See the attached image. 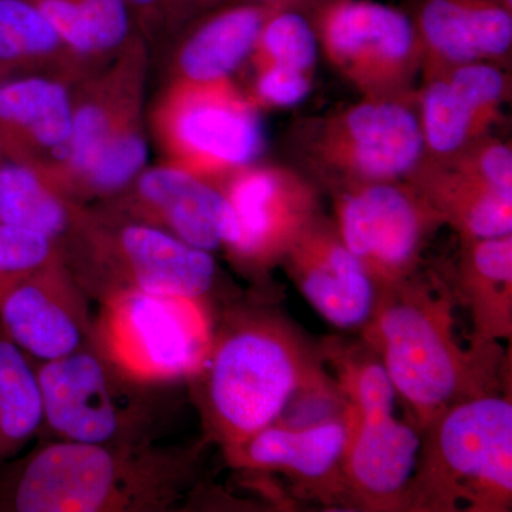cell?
Instances as JSON below:
<instances>
[{
    "label": "cell",
    "instance_id": "6da1fadb",
    "mask_svg": "<svg viewBox=\"0 0 512 512\" xmlns=\"http://www.w3.org/2000/svg\"><path fill=\"white\" fill-rule=\"evenodd\" d=\"M197 451L57 440L37 448L0 487V511H167L190 490Z\"/></svg>",
    "mask_w": 512,
    "mask_h": 512
},
{
    "label": "cell",
    "instance_id": "7a4b0ae2",
    "mask_svg": "<svg viewBox=\"0 0 512 512\" xmlns=\"http://www.w3.org/2000/svg\"><path fill=\"white\" fill-rule=\"evenodd\" d=\"M365 326L369 345L420 430L458 403L495 394L503 350L498 342L474 339L464 349L446 293L410 278L379 288Z\"/></svg>",
    "mask_w": 512,
    "mask_h": 512
},
{
    "label": "cell",
    "instance_id": "3957f363",
    "mask_svg": "<svg viewBox=\"0 0 512 512\" xmlns=\"http://www.w3.org/2000/svg\"><path fill=\"white\" fill-rule=\"evenodd\" d=\"M191 380L208 437L228 454L278 421L296 394L316 389L319 373L288 325L244 312L214 330Z\"/></svg>",
    "mask_w": 512,
    "mask_h": 512
},
{
    "label": "cell",
    "instance_id": "277c9868",
    "mask_svg": "<svg viewBox=\"0 0 512 512\" xmlns=\"http://www.w3.org/2000/svg\"><path fill=\"white\" fill-rule=\"evenodd\" d=\"M404 510L501 512L512 500V404L497 394L458 403L423 429Z\"/></svg>",
    "mask_w": 512,
    "mask_h": 512
},
{
    "label": "cell",
    "instance_id": "5b68a950",
    "mask_svg": "<svg viewBox=\"0 0 512 512\" xmlns=\"http://www.w3.org/2000/svg\"><path fill=\"white\" fill-rule=\"evenodd\" d=\"M63 259L97 302L123 292L205 299L217 278L210 252L103 208L87 210Z\"/></svg>",
    "mask_w": 512,
    "mask_h": 512
},
{
    "label": "cell",
    "instance_id": "8992f818",
    "mask_svg": "<svg viewBox=\"0 0 512 512\" xmlns=\"http://www.w3.org/2000/svg\"><path fill=\"white\" fill-rule=\"evenodd\" d=\"M99 303L92 345L134 382L191 379L207 362L215 329L204 299L123 292Z\"/></svg>",
    "mask_w": 512,
    "mask_h": 512
},
{
    "label": "cell",
    "instance_id": "52a82bcc",
    "mask_svg": "<svg viewBox=\"0 0 512 512\" xmlns=\"http://www.w3.org/2000/svg\"><path fill=\"white\" fill-rule=\"evenodd\" d=\"M43 424L59 440L86 444L151 441L156 404L146 384L134 382L93 345L36 366Z\"/></svg>",
    "mask_w": 512,
    "mask_h": 512
},
{
    "label": "cell",
    "instance_id": "ba28073f",
    "mask_svg": "<svg viewBox=\"0 0 512 512\" xmlns=\"http://www.w3.org/2000/svg\"><path fill=\"white\" fill-rule=\"evenodd\" d=\"M222 83L175 82L154 114L170 164L201 178L247 167L264 143L254 110Z\"/></svg>",
    "mask_w": 512,
    "mask_h": 512
},
{
    "label": "cell",
    "instance_id": "9c48e42d",
    "mask_svg": "<svg viewBox=\"0 0 512 512\" xmlns=\"http://www.w3.org/2000/svg\"><path fill=\"white\" fill-rule=\"evenodd\" d=\"M90 299L57 258L0 296V330L30 359H62L92 345L96 316Z\"/></svg>",
    "mask_w": 512,
    "mask_h": 512
},
{
    "label": "cell",
    "instance_id": "30bf717a",
    "mask_svg": "<svg viewBox=\"0 0 512 512\" xmlns=\"http://www.w3.org/2000/svg\"><path fill=\"white\" fill-rule=\"evenodd\" d=\"M224 205V192L198 175L161 164L144 168L103 210L163 229L191 247L211 252L221 247Z\"/></svg>",
    "mask_w": 512,
    "mask_h": 512
},
{
    "label": "cell",
    "instance_id": "8fae6325",
    "mask_svg": "<svg viewBox=\"0 0 512 512\" xmlns=\"http://www.w3.org/2000/svg\"><path fill=\"white\" fill-rule=\"evenodd\" d=\"M423 225L416 201L390 185L357 192L340 211L343 244L359 258L377 289L412 274Z\"/></svg>",
    "mask_w": 512,
    "mask_h": 512
},
{
    "label": "cell",
    "instance_id": "7c38bea8",
    "mask_svg": "<svg viewBox=\"0 0 512 512\" xmlns=\"http://www.w3.org/2000/svg\"><path fill=\"white\" fill-rule=\"evenodd\" d=\"M349 434L343 454L345 490L367 510H404L419 461V431L394 412H355L348 406Z\"/></svg>",
    "mask_w": 512,
    "mask_h": 512
},
{
    "label": "cell",
    "instance_id": "4fadbf2b",
    "mask_svg": "<svg viewBox=\"0 0 512 512\" xmlns=\"http://www.w3.org/2000/svg\"><path fill=\"white\" fill-rule=\"evenodd\" d=\"M224 195L228 212L221 245L245 264H268L305 229V200L272 171H241Z\"/></svg>",
    "mask_w": 512,
    "mask_h": 512
},
{
    "label": "cell",
    "instance_id": "5bb4252c",
    "mask_svg": "<svg viewBox=\"0 0 512 512\" xmlns=\"http://www.w3.org/2000/svg\"><path fill=\"white\" fill-rule=\"evenodd\" d=\"M288 251L293 282L319 315L340 329L369 322L377 286L342 239L313 237L303 229Z\"/></svg>",
    "mask_w": 512,
    "mask_h": 512
},
{
    "label": "cell",
    "instance_id": "9a60e30c",
    "mask_svg": "<svg viewBox=\"0 0 512 512\" xmlns=\"http://www.w3.org/2000/svg\"><path fill=\"white\" fill-rule=\"evenodd\" d=\"M72 79L53 72L0 76V143L19 148L53 167L72 131Z\"/></svg>",
    "mask_w": 512,
    "mask_h": 512
},
{
    "label": "cell",
    "instance_id": "2e32d148",
    "mask_svg": "<svg viewBox=\"0 0 512 512\" xmlns=\"http://www.w3.org/2000/svg\"><path fill=\"white\" fill-rule=\"evenodd\" d=\"M345 419L316 421L308 427L274 423L227 454L235 467L278 470L299 484L325 491L345 490L343 454L348 441Z\"/></svg>",
    "mask_w": 512,
    "mask_h": 512
},
{
    "label": "cell",
    "instance_id": "e0dca14e",
    "mask_svg": "<svg viewBox=\"0 0 512 512\" xmlns=\"http://www.w3.org/2000/svg\"><path fill=\"white\" fill-rule=\"evenodd\" d=\"M86 212L67 197L45 161L0 143V224L39 232L63 251Z\"/></svg>",
    "mask_w": 512,
    "mask_h": 512
},
{
    "label": "cell",
    "instance_id": "ac0fdd59",
    "mask_svg": "<svg viewBox=\"0 0 512 512\" xmlns=\"http://www.w3.org/2000/svg\"><path fill=\"white\" fill-rule=\"evenodd\" d=\"M323 32L340 59L400 62L412 50V23L399 10L366 0H333L322 9Z\"/></svg>",
    "mask_w": 512,
    "mask_h": 512
},
{
    "label": "cell",
    "instance_id": "d6986e66",
    "mask_svg": "<svg viewBox=\"0 0 512 512\" xmlns=\"http://www.w3.org/2000/svg\"><path fill=\"white\" fill-rule=\"evenodd\" d=\"M420 29L430 46L457 62L507 52L511 10L494 0H424Z\"/></svg>",
    "mask_w": 512,
    "mask_h": 512
},
{
    "label": "cell",
    "instance_id": "ffe728a7",
    "mask_svg": "<svg viewBox=\"0 0 512 512\" xmlns=\"http://www.w3.org/2000/svg\"><path fill=\"white\" fill-rule=\"evenodd\" d=\"M274 9L268 5L235 6L202 23L178 53L177 82L225 80L254 50L265 19Z\"/></svg>",
    "mask_w": 512,
    "mask_h": 512
},
{
    "label": "cell",
    "instance_id": "44dd1931",
    "mask_svg": "<svg viewBox=\"0 0 512 512\" xmlns=\"http://www.w3.org/2000/svg\"><path fill=\"white\" fill-rule=\"evenodd\" d=\"M346 128L356 167L369 177H396L419 160L423 136L413 114L402 106L363 104L350 111Z\"/></svg>",
    "mask_w": 512,
    "mask_h": 512
},
{
    "label": "cell",
    "instance_id": "7402d4cb",
    "mask_svg": "<svg viewBox=\"0 0 512 512\" xmlns=\"http://www.w3.org/2000/svg\"><path fill=\"white\" fill-rule=\"evenodd\" d=\"M458 291L470 308L474 340L498 342L512 329V241L478 239L461 266Z\"/></svg>",
    "mask_w": 512,
    "mask_h": 512
},
{
    "label": "cell",
    "instance_id": "603a6c76",
    "mask_svg": "<svg viewBox=\"0 0 512 512\" xmlns=\"http://www.w3.org/2000/svg\"><path fill=\"white\" fill-rule=\"evenodd\" d=\"M82 66L106 59L131 42L133 18L126 0H32Z\"/></svg>",
    "mask_w": 512,
    "mask_h": 512
},
{
    "label": "cell",
    "instance_id": "cb8c5ba5",
    "mask_svg": "<svg viewBox=\"0 0 512 512\" xmlns=\"http://www.w3.org/2000/svg\"><path fill=\"white\" fill-rule=\"evenodd\" d=\"M79 66L32 0H0V76L53 72L73 79Z\"/></svg>",
    "mask_w": 512,
    "mask_h": 512
},
{
    "label": "cell",
    "instance_id": "d4e9b609",
    "mask_svg": "<svg viewBox=\"0 0 512 512\" xmlns=\"http://www.w3.org/2000/svg\"><path fill=\"white\" fill-rule=\"evenodd\" d=\"M43 420L36 367L0 330V461L18 453L42 427Z\"/></svg>",
    "mask_w": 512,
    "mask_h": 512
},
{
    "label": "cell",
    "instance_id": "484cf974",
    "mask_svg": "<svg viewBox=\"0 0 512 512\" xmlns=\"http://www.w3.org/2000/svg\"><path fill=\"white\" fill-rule=\"evenodd\" d=\"M256 46L261 47L271 64L301 72L312 66L318 52L311 25L298 13L284 9L269 13Z\"/></svg>",
    "mask_w": 512,
    "mask_h": 512
},
{
    "label": "cell",
    "instance_id": "4316f807",
    "mask_svg": "<svg viewBox=\"0 0 512 512\" xmlns=\"http://www.w3.org/2000/svg\"><path fill=\"white\" fill-rule=\"evenodd\" d=\"M424 133L433 150L450 153L466 140L476 111L454 92L450 83H436L424 97Z\"/></svg>",
    "mask_w": 512,
    "mask_h": 512
},
{
    "label": "cell",
    "instance_id": "83f0119b",
    "mask_svg": "<svg viewBox=\"0 0 512 512\" xmlns=\"http://www.w3.org/2000/svg\"><path fill=\"white\" fill-rule=\"evenodd\" d=\"M57 258H63L62 251L52 239L29 229L0 224V296Z\"/></svg>",
    "mask_w": 512,
    "mask_h": 512
},
{
    "label": "cell",
    "instance_id": "f1b7e54d",
    "mask_svg": "<svg viewBox=\"0 0 512 512\" xmlns=\"http://www.w3.org/2000/svg\"><path fill=\"white\" fill-rule=\"evenodd\" d=\"M454 204V217L468 235L476 239L510 237L512 231V191L484 184L463 192Z\"/></svg>",
    "mask_w": 512,
    "mask_h": 512
},
{
    "label": "cell",
    "instance_id": "f546056e",
    "mask_svg": "<svg viewBox=\"0 0 512 512\" xmlns=\"http://www.w3.org/2000/svg\"><path fill=\"white\" fill-rule=\"evenodd\" d=\"M342 382L348 404L355 412H394L397 393L382 360H346L342 365Z\"/></svg>",
    "mask_w": 512,
    "mask_h": 512
},
{
    "label": "cell",
    "instance_id": "4dcf8cb0",
    "mask_svg": "<svg viewBox=\"0 0 512 512\" xmlns=\"http://www.w3.org/2000/svg\"><path fill=\"white\" fill-rule=\"evenodd\" d=\"M450 86L460 99L474 111L490 106L504 89V79L494 67L484 64H467L458 69Z\"/></svg>",
    "mask_w": 512,
    "mask_h": 512
},
{
    "label": "cell",
    "instance_id": "1f68e13d",
    "mask_svg": "<svg viewBox=\"0 0 512 512\" xmlns=\"http://www.w3.org/2000/svg\"><path fill=\"white\" fill-rule=\"evenodd\" d=\"M311 92V83L301 70L269 64L258 80V93L275 106H295Z\"/></svg>",
    "mask_w": 512,
    "mask_h": 512
},
{
    "label": "cell",
    "instance_id": "d6a6232c",
    "mask_svg": "<svg viewBox=\"0 0 512 512\" xmlns=\"http://www.w3.org/2000/svg\"><path fill=\"white\" fill-rule=\"evenodd\" d=\"M133 22L146 32H163L187 15L202 0H126Z\"/></svg>",
    "mask_w": 512,
    "mask_h": 512
},
{
    "label": "cell",
    "instance_id": "836d02e7",
    "mask_svg": "<svg viewBox=\"0 0 512 512\" xmlns=\"http://www.w3.org/2000/svg\"><path fill=\"white\" fill-rule=\"evenodd\" d=\"M484 183L498 190L512 191V154L508 147L494 146L481 158Z\"/></svg>",
    "mask_w": 512,
    "mask_h": 512
},
{
    "label": "cell",
    "instance_id": "e575fe53",
    "mask_svg": "<svg viewBox=\"0 0 512 512\" xmlns=\"http://www.w3.org/2000/svg\"><path fill=\"white\" fill-rule=\"evenodd\" d=\"M258 2H264L271 8L284 9V6L288 3L299 2V0H258Z\"/></svg>",
    "mask_w": 512,
    "mask_h": 512
},
{
    "label": "cell",
    "instance_id": "d590c367",
    "mask_svg": "<svg viewBox=\"0 0 512 512\" xmlns=\"http://www.w3.org/2000/svg\"><path fill=\"white\" fill-rule=\"evenodd\" d=\"M202 2H204V3H210V2H214V0H202Z\"/></svg>",
    "mask_w": 512,
    "mask_h": 512
}]
</instances>
